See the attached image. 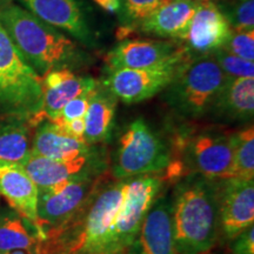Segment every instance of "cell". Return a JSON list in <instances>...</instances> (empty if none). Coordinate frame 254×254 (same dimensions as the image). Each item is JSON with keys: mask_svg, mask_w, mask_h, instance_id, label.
I'll return each mask as SVG.
<instances>
[{"mask_svg": "<svg viewBox=\"0 0 254 254\" xmlns=\"http://www.w3.org/2000/svg\"><path fill=\"white\" fill-rule=\"evenodd\" d=\"M127 179L105 183L84 205L38 241V254H113L114 221L125 198Z\"/></svg>", "mask_w": 254, "mask_h": 254, "instance_id": "6da1fadb", "label": "cell"}, {"mask_svg": "<svg viewBox=\"0 0 254 254\" xmlns=\"http://www.w3.org/2000/svg\"><path fill=\"white\" fill-rule=\"evenodd\" d=\"M0 24L41 78L57 69L79 71L93 63L85 47L23 6L12 2L0 8Z\"/></svg>", "mask_w": 254, "mask_h": 254, "instance_id": "7a4b0ae2", "label": "cell"}, {"mask_svg": "<svg viewBox=\"0 0 254 254\" xmlns=\"http://www.w3.org/2000/svg\"><path fill=\"white\" fill-rule=\"evenodd\" d=\"M177 254H208L219 243V180L183 177L171 196Z\"/></svg>", "mask_w": 254, "mask_h": 254, "instance_id": "3957f363", "label": "cell"}, {"mask_svg": "<svg viewBox=\"0 0 254 254\" xmlns=\"http://www.w3.org/2000/svg\"><path fill=\"white\" fill-rule=\"evenodd\" d=\"M172 153L165 182H178L190 174L212 180L234 177L233 136L220 128L180 127L168 140Z\"/></svg>", "mask_w": 254, "mask_h": 254, "instance_id": "277c9868", "label": "cell"}, {"mask_svg": "<svg viewBox=\"0 0 254 254\" xmlns=\"http://www.w3.org/2000/svg\"><path fill=\"white\" fill-rule=\"evenodd\" d=\"M172 160L170 142L155 132L144 119L138 118L124 127L110 158L114 180L164 174Z\"/></svg>", "mask_w": 254, "mask_h": 254, "instance_id": "5b68a950", "label": "cell"}, {"mask_svg": "<svg viewBox=\"0 0 254 254\" xmlns=\"http://www.w3.org/2000/svg\"><path fill=\"white\" fill-rule=\"evenodd\" d=\"M226 77L212 55L190 59L161 92L163 99L182 119L205 118Z\"/></svg>", "mask_w": 254, "mask_h": 254, "instance_id": "8992f818", "label": "cell"}, {"mask_svg": "<svg viewBox=\"0 0 254 254\" xmlns=\"http://www.w3.org/2000/svg\"><path fill=\"white\" fill-rule=\"evenodd\" d=\"M43 99V78L28 65L0 24V113L28 122Z\"/></svg>", "mask_w": 254, "mask_h": 254, "instance_id": "52a82bcc", "label": "cell"}, {"mask_svg": "<svg viewBox=\"0 0 254 254\" xmlns=\"http://www.w3.org/2000/svg\"><path fill=\"white\" fill-rule=\"evenodd\" d=\"M190 59L183 47L171 59L152 67L104 71L100 84L123 103L139 104L161 93L178 77Z\"/></svg>", "mask_w": 254, "mask_h": 254, "instance_id": "ba28073f", "label": "cell"}, {"mask_svg": "<svg viewBox=\"0 0 254 254\" xmlns=\"http://www.w3.org/2000/svg\"><path fill=\"white\" fill-rule=\"evenodd\" d=\"M18 2L85 49H99L100 33L90 0H18Z\"/></svg>", "mask_w": 254, "mask_h": 254, "instance_id": "9c48e42d", "label": "cell"}, {"mask_svg": "<svg viewBox=\"0 0 254 254\" xmlns=\"http://www.w3.org/2000/svg\"><path fill=\"white\" fill-rule=\"evenodd\" d=\"M107 174L97 178L66 180L39 190L37 213L40 238L46 231L58 226L75 213L95 190L106 183Z\"/></svg>", "mask_w": 254, "mask_h": 254, "instance_id": "30bf717a", "label": "cell"}, {"mask_svg": "<svg viewBox=\"0 0 254 254\" xmlns=\"http://www.w3.org/2000/svg\"><path fill=\"white\" fill-rule=\"evenodd\" d=\"M21 166L38 189L44 190L66 180L105 176L110 170V158L103 146L97 145L88 154L72 160H52L31 154Z\"/></svg>", "mask_w": 254, "mask_h": 254, "instance_id": "8fae6325", "label": "cell"}, {"mask_svg": "<svg viewBox=\"0 0 254 254\" xmlns=\"http://www.w3.org/2000/svg\"><path fill=\"white\" fill-rule=\"evenodd\" d=\"M254 225V179L219 180V243L227 244Z\"/></svg>", "mask_w": 254, "mask_h": 254, "instance_id": "7c38bea8", "label": "cell"}, {"mask_svg": "<svg viewBox=\"0 0 254 254\" xmlns=\"http://www.w3.org/2000/svg\"><path fill=\"white\" fill-rule=\"evenodd\" d=\"M232 30L227 18L213 0L199 2L182 45L190 58L213 55L224 47Z\"/></svg>", "mask_w": 254, "mask_h": 254, "instance_id": "4fadbf2b", "label": "cell"}, {"mask_svg": "<svg viewBox=\"0 0 254 254\" xmlns=\"http://www.w3.org/2000/svg\"><path fill=\"white\" fill-rule=\"evenodd\" d=\"M98 81L92 77L77 75L71 69H57L43 77V99L37 116L30 122L33 128L40 123L53 122L59 117L65 105L84 92L94 90Z\"/></svg>", "mask_w": 254, "mask_h": 254, "instance_id": "5bb4252c", "label": "cell"}, {"mask_svg": "<svg viewBox=\"0 0 254 254\" xmlns=\"http://www.w3.org/2000/svg\"><path fill=\"white\" fill-rule=\"evenodd\" d=\"M125 254H177L171 221V196L161 190Z\"/></svg>", "mask_w": 254, "mask_h": 254, "instance_id": "9a60e30c", "label": "cell"}, {"mask_svg": "<svg viewBox=\"0 0 254 254\" xmlns=\"http://www.w3.org/2000/svg\"><path fill=\"white\" fill-rule=\"evenodd\" d=\"M183 47L171 40H124L107 53L104 71L122 68H146L166 62Z\"/></svg>", "mask_w": 254, "mask_h": 254, "instance_id": "2e32d148", "label": "cell"}, {"mask_svg": "<svg viewBox=\"0 0 254 254\" xmlns=\"http://www.w3.org/2000/svg\"><path fill=\"white\" fill-rule=\"evenodd\" d=\"M254 116V78L226 77L207 114L224 124H250Z\"/></svg>", "mask_w": 254, "mask_h": 254, "instance_id": "e0dca14e", "label": "cell"}, {"mask_svg": "<svg viewBox=\"0 0 254 254\" xmlns=\"http://www.w3.org/2000/svg\"><path fill=\"white\" fill-rule=\"evenodd\" d=\"M199 2L192 0H163L136 30L180 44L189 32Z\"/></svg>", "mask_w": 254, "mask_h": 254, "instance_id": "ac0fdd59", "label": "cell"}, {"mask_svg": "<svg viewBox=\"0 0 254 254\" xmlns=\"http://www.w3.org/2000/svg\"><path fill=\"white\" fill-rule=\"evenodd\" d=\"M38 194L39 189L21 165L0 161V195L4 196L9 206L21 217L31 221L37 231Z\"/></svg>", "mask_w": 254, "mask_h": 254, "instance_id": "d6986e66", "label": "cell"}, {"mask_svg": "<svg viewBox=\"0 0 254 254\" xmlns=\"http://www.w3.org/2000/svg\"><path fill=\"white\" fill-rule=\"evenodd\" d=\"M97 145L92 146L63 129L57 124L45 120L36 127L32 140V154L52 160H72L86 155Z\"/></svg>", "mask_w": 254, "mask_h": 254, "instance_id": "ffe728a7", "label": "cell"}, {"mask_svg": "<svg viewBox=\"0 0 254 254\" xmlns=\"http://www.w3.org/2000/svg\"><path fill=\"white\" fill-rule=\"evenodd\" d=\"M118 98L98 81L92 91L84 117V140L88 145H104L112 139Z\"/></svg>", "mask_w": 254, "mask_h": 254, "instance_id": "44dd1931", "label": "cell"}, {"mask_svg": "<svg viewBox=\"0 0 254 254\" xmlns=\"http://www.w3.org/2000/svg\"><path fill=\"white\" fill-rule=\"evenodd\" d=\"M33 127L15 116L0 118V161L21 165L32 154Z\"/></svg>", "mask_w": 254, "mask_h": 254, "instance_id": "7402d4cb", "label": "cell"}, {"mask_svg": "<svg viewBox=\"0 0 254 254\" xmlns=\"http://www.w3.org/2000/svg\"><path fill=\"white\" fill-rule=\"evenodd\" d=\"M39 239L36 226L13 208L0 214V252L36 247Z\"/></svg>", "mask_w": 254, "mask_h": 254, "instance_id": "603a6c76", "label": "cell"}, {"mask_svg": "<svg viewBox=\"0 0 254 254\" xmlns=\"http://www.w3.org/2000/svg\"><path fill=\"white\" fill-rule=\"evenodd\" d=\"M233 136L234 177L254 179V128L251 124Z\"/></svg>", "mask_w": 254, "mask_h": 254, "instance_id": "cb8c5ba5", "label": "cell"}, {"mask_svg": "<svg viewBox=\"0 0 254 254\" xmlns=\"http://www.w3.org/2000/svg\"><path fill=\"white\" fill-rule=\"evenodd\" d=\"M163 0H119L118 15L123 30H136Z\"/></svg>", "mask_w": 254, "mask_h": 254, "instance_id": "d4e9b609", "label": "cell"}, {"mask_svg": "<svg viewBox=\"0 0 254 254\" xmlns=\"http://www.w3.org/2000/svg\"><path fill=\"white\" fill-rule=\"evenodd\" d=\"M218 6L234 32L254 31V0Z\"/></svg>", "mask_w": 254, "mask_h": 254, "instance_id": "484cf974", "label": "cell"}, {"mask_svg": "<svg viewBox=\"0 0 254 254\" xmlns=\"http://www.w3.org/2000/svg\"><path fill=\"white\" fill-rule=\"evenodd\" d=\"M212 56L227 77L254 78V62L239 58L224 49L215 51Z\"/></svg>", "mask_w": 254, "mask_h": 254, "instance_id": "4316f807", "label": "cell"}, {"mask_svg": "<svg viewBox=\"0 0 254 254\" xmlns=\"http://www.w3.org/2000/svg\"><path fill=\"white\" fill-rule=\"evenodd\" d=\"M222 49L239 58L254 62V31H233Z\"/></svg>", "mask_w": 254, "mask_h": 254, "instance_id": "83f0119b", "label": "cell"}, {"mask_svg": "<svg viewBox=\"0 0 254 254\" xmlns=\"http://www.w3.org/2000/svg\"><path fill=\"white\" fill-rule=\"evenodd\" d=\"M92 91L84 92V93L78 95V97H75L74 99H72L69 103L66 104L65 107H64L62 111V113L59 114L58 118L53 120L52 123H55L57 125L60 126V125H64V124L73 122V120L84 119L88 107V103H90Z\"/></svg>", "mask_w": 254, "mask_h": 254, "instance_id": "f1b7e54d", "label": "cell"}, {"mask_svg": "<svg viewBox=\"0 0 254 254\" xmlns=\"http://www.w3.org/2000/svg\"><path fill=\"white\" fill-rule=\"evenodd\" d=\"M232 254H254V225L227 244Z\"/></svg>", "mask_w": 254, "mask_h": 254, "instance_id": "f546056e", "label": "cell"}, {"mask_svg": "<svg viewBox=\"0 0 254 254\" xmlns=\"http://www.w3.org/2000/svg\"><path fill=\"white\" fill-rule=\"evenodd\" d=\"M92 1L111 13L117 14L119 11V0H92Z\"/></svg>", "mask_w": 254, "mask_h": 254, "instance_id": "4dcf8cb0", "label": "cell"}, {"mask_svg": "<svg viewBox=\"0 0 254 254\" xmlns=\"http://www.w3.org/2000/svg\"><path fill=\"white\" fill-rule=\"evenodd\" d=\"M6 254H38L37 246L36 247H30V249H17L8 251V252H4Z\"/></svg>", "mask_w": 254, "mask_h": 254, "instance_id": "1f68e13d", "label": "cell"}, {"mask_svg": "<svg viewBox=\"0 0 254 254\" xmlns=\"http://www.w3.org/2000/svg\"><path fill=\"white\" fill-rule=\"evenodd\" d=\"M243 1V0H215L218 5H226V4H234V2Z\"/></svg>", "mask_w": 254, "mask_h": 254, "instance_id": "d6a6232c", "label": "cell"}, {"mask_svg": "<svg viewBox=\"0 0 254 254\" xmlns=\"http://www.w3.org/2000/svg\"><path fill=\"white\" fill-rule=\"evenodd\" d=\"M12 2H13V0H0V8L8 4H12Z\"/></svg>", "mask_w": 254, "mask_h": 254, "instance_id": "836d02e7", "label": "cell"}, {"mask_svg": "<svg viewBox=\"0 0 254 254\" xmlns=\"http://www.w3.org/2000/svg\"><path fill=\"white\" fill-rule=\"evenodd\" d=\"M192 1H196V2H201V1H208V0H192ZM215 1V0H213Z\"/></svg>", "mask_w": 254, "mask_h": 254, "instance_id": "e575fe53", "label": "cell"}, {"mask_svg": "<svg viewBox=\"0 0 254 254\" xmlns=\"http://www.w3.org/2000/svg\"><path fill=\"white\" fill-rule=\"evenodd\" d=\"M0 254H6V253H4V252H0Z\"/></svg>", "mask_w": 254, "mask_h": 254, "instance_id": "d590c367", "label": "cell"}, {"mask_svg": "<svg viewBox=\"0 0 254 254\" xmlns=\"http://www.w3.org/2000/svg\"><path fill=\"white\" fill-rule=\"evenodd\" d=\"M208 254H209V253H208Z\"/></svg>", "mask_w": 254, "mask_h": 254, "instance_id": "8d00e7d4", "label": "cell"}]
</instances>
